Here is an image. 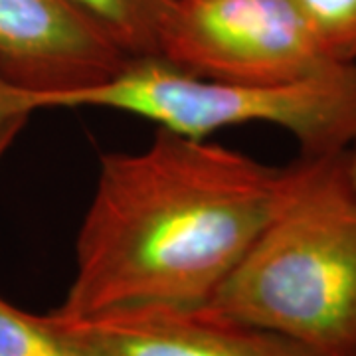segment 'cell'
<instances>
[{"mask_svg": "<svg viewBox=\"0 0 356 356\" xmlns=\"http://www.w3.org/2000/svg\"><path fill=\"white\" fill-rule=\"evenodd\" d=\"M159 58L243 88L283 86L344 65L329 60L293 0H172Z\"/></svg>", "mask_w": 356, "mask_h": 356, "instance_id": "277c9868", "label": "cell"}, {"mask_svg": "<svg viewBox=\"0 0 356 356\" xmlns=\"http://www.w3.org/2000/svg\"><path fill=\"white\" fill-rule=\"evenodd\" d=\"M277 212L210 305L315 356H356V192L346 151L303 154Z\"/></svg>", "mask_w": 356, "mask_h": 356, "instance_id": "7a4b0ae2", "label": "cell"}, {"mask_svg": "<svg viewBox=\"0 0 356 356\" xmlns=\"http://www.w3.org/2000/svg\"><path fill=\"white\" fill-rule=\"evenodd\" d=\"M129 58L67 0H0V81L18 93L88 88Z\"/></svg>", "mask_w": 356, "mask_h": 356, "instance_id": "8992f818", "label": "cell"}, {"mask_svg": "<svg viewBox=\"0 0 356 356\" xmlns=\"http://www.w3.org/2000/svg\"><path fill=\"white\" fill-rule=\"evenodd\" d=\"M0 356H91L51 318L0 297Z\"/></svg>", "mask_w": 356, "mask_h": 356, "instance_id": "ba28073f", "label": "cell"}, {"mask_svg": "<svg viewBox=\"0 0 356 356\" xmlns=\"http://www.w3.org/2000/svg\"><path fill=\"white\" fill-rule=\"evenodd\" d=\"M131 58L159 56V38L172 0H67Z\"/></svg>", "mask_w": 356, "mask_h": 356, "instance_id": "52a82bcc", "label": "cell"}, {"mask_svg": "<svg viewBox=\"0 0 356 356\" xmlns=\"http://www.w3.org/2000/svg\"><path fill=\"white\" fill-rule=\"evenodd\" d=\"M291 166L159 129L107 153L76 242L62 317L139 305H206L277 212Z\"/></svg>", "mask_w": 356, "mask_h": 356, "instance_id": "6da1fadb", "label": "cell"}, {"mask_svg": "<svg viewBox=\"0 0 356 356\" xmlns=\"http://www.w3.org/2000/svg\"><path fill=\"white\" fill-rule=\"evenodd\" d=\"M111 109L170 133L210 139L220 129L269 123L291 133L307 156L348 151L356 140V64L267 88L229 86L188 74L159 56L129 58L88 88L24 95L0 81V123L40 109Z\"/></svg>", "mask_w": 356, "mask_h": 356, "instance_id": "3957f363", "label": "cell"}, {"mask_svg": "<svg viewBox=\"0 0 356 356\" xmlns=\"http://www.w3.org/2000/svg\"><path fill=\"white\" fill-rule=\"evenodd\" d=\"M334 64H356V0H293Z\"/></svg>", "mask_w": 356, "mask_h": 356, "instance_id": "9c48e42d", "label": "cell"}, {"mask_svg": "<svg viewBox=\"0 0 356 356\" xmlns=\"http://www.w3.org/2000/svg\"><path fill=\"white\" fill-rule=\"evenodd\" d=\"M51 318L91 356H315L291 339L206 305H139Z\"/></svg>", "mask_w": 356, "mask_h": 356, "instance_id": "5b68a950", "label": "cell"}, {"mask_svg": "<svg viewBox=\"0 0 356 356\" xmlns=\"http://www.w3.org/2000/svg\"><path fill=\"white\" fill-rule=\"evenodd\" d=\"M26 121L28 119H24V117H18V119H10V121L0 123V159L8 151V147L13 145L14 139L20 135V131L24 129Z\"/></svg>", "mask_w": 356, "mask_h": 356, "instance_id": "30bf717a", "label": "cell"}, {"mask_svg": "<svg viewBox=\"0 0 356 356\" xmlns=\"http://www.w3.org/2000/svg\"><path fill=\"white\" fill-rule=\"evenodd\" d=\"M346 175L356 192V140L353 143L350 151H346Z\"/></svg>", "mask_w": 356, "mask_h": 356, "instance_id": "8fae6325", "label": "cell"}]
</instances>
